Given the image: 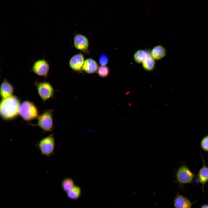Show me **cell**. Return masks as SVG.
Listing matches in <instances>:
<instances>
[{
	"label": "cell",
	"mask_w": 208,
	"mask_h": 208,
	"mask_svg": "<svg viewBox=\"0 0 208 208\" xmlns=\"http://www.w3.org/2000/svg\"><path fill=\"white\" fill-rule=\"evenodd\" d=\"M21 103L19 98L14 95L2 99L0 103L1 118L5 121L16 119L19 115V109Z\"/></svg>",
	"instance_id": "cell-1"
},
{
	"label": "cell",
	"mask_w": 208,
	"mask_h": 208,
	"mask_svg": "<svg viewBox=\"0 0 208 208\" xmlns=\"http://www.w3.org/2000/svg\"><path fill=\"white\" fill-rule=\"evenodd\" d=\"M19 114L24 120L28 122L37 119L40 115L38 109L35 104L27 100L21 103Z\"/></svg>",
	"instance_id": "cell-2"
},
{
	"label": "cell",
	"mask_w": 208,
	"mask_h": 208,
	"mask_svg": "<svg viewBox=\"0 0 208 208\" xmlns=\"http://www.w3.org/2000/svg\"><path fill=\"white\" fill-rule=\"evenodd\" d=\"M53 110L51 109L44 111L38 117L37 124L29 123V125L33 126H38L45 132L52 131L53 128Z\"/></svg>",
	"instance_id": "cell-3"
},
{
	"label": "cell",
	"mask_w": 208,
	"mask_h": 208,
	"mask_svg": "<svg viewBox=\"0 0 208 208\" xmlns=\"http://www.w3.org/2000/svg\"><path fill=\"white\" fill-rule=\"evenodd\" d=\"M196 177V175L185 164L180 166L175 174L176 181L181 185L192 183Z\"/></svg>",
	"instance_id": "cell-4"
},
{
	"label": "cell",
	"mask_w": 208,
	"mask_h": 208,
	"mask_svg": "<svg viewBox=\"0 0 208 208\" xmlns=\"http://www.w3.org/2000/svg\"><path fill=\"white\" fill-rule=\"evenodd\" d=\"M38 146L41 154L49 157L53 154L55 149V142L53 134H50L41 140Z\"/></svg>",
	"instance_id": "cell-5"
},
{
	"label": "cell",
	"mask_w": 208,
	"mask_h": 208,
	"mask_svg": "<svg viewBox=\"0 0 208 208\" xmlns=\"http://www.w3.org/2000/svg\"><path fill=\"white\" fill-rule=\"evenodd\" d=\"M38 94L44 102L54 97V90L51 84L49 82L36 81L34 83Z\"/></svg>",
	"instance_id": "cell-6"
},
{
	"label": "cell",
	"mask_w": 208,
	"mask_h": 208,
	"mask_svg": "<svg viewBox=\"0 0 208 208\" xmlns=\"http://www.w3.org/2000/svg\"><path fill=\"white\" fill-rule=\"evenodd\" d=\"M50 69L48 62L44 59L38 60L34 63L31 70L37 75L46 77Z\"/></svg>",
	"instance_id": "cell-7"
},
{
	"label": "cell",
	"mask_w": 208,
	"mask_h": 208,
	"mask_svg": "<svg viewBox=\"0 0 208 208\" xmlns=\"http://www.w3.org/2000/svg\"><path fill=\"white\" fill-rule=\"evenodd\" d=\"M74 45L77 49L84 53H89V40L85 36L81 34H76L74 38Z\"/></svg>",
	"instance_id": "cell-8"
},
{
	"label": "cell",
	"mask_w": 208,
	"mask_h": 208,
	"mask_svg": "<svg viewBox=\"0 0 208 208\" xmlns=\"http://www.w3.org/2000/svg\"><path fill=\"white\" fill-rule=\"evenodd\" d=\"M84 55L81 53L76 54L70 59L69 65L70 67L77 72H81L84 62Z\"/></svg>",
	"instance_id": "cell-9"
},
{
	"label": "cell",
	"mask_w": 208,
	"mask_h": 208,
	"mask_svg": "<svg viewBox=\"0 0 208 208\" xmlns=\"http://www.w3.org/2000/svg\"><path fill=\"white\" fill-rule=\"evenodd\" d=\"M14 88L12 84L7 79H4L1 85L0 96L2 99L13 95Z\"/></svg>",
	"instance_id": "cell-10"
},
{
	"label": "cell",
	"mask_w": 208,
	"mask_h": 208,
	"mask_svg": "<svg viewBox=\"0 0 208 208\" xmlns=\"http://www.w3.org/2000/svg\"><path fill=\"white\" fill-rule=\"evenodd\" d=\"M98 65L96 61L92 58L85 60L83 67V70L88 74H93L98 69Z\"/></svg>",
	"instance_id": "cell-11"
},
{
	"label": "cell",
	"mask_w": 208,
	"mask_h": 208,
	"mask_svg": "<svg viewBox=\"0 0 208 208\" xmlns=\"http://www.w3.org/2000/svg\"><path fill=\"white\" fill-rule=\"evenodd\" d=\"M175 208H191V202L185 197L177 195L174 201Z\"/></svg>",
	"instance_id": "cell-12"
},
{
	"label": "cell",
	"mask_w": 208,
	"mask_h": 208,
	"mask_svg": "<svg viewBox=\"0 0 208 208\" xmlns=\"http://www.w3.org/2000/svg\"><path fill=\"white\" fill-rule=\"evenodd\" d=\"M202 158L203 165L199 170L196 177L199 182L203 186L208 182V167L205 164L202 156Z\"/></svg>",
	"instance_id": "cell-13"
},
{
	"label": "cell",
	"mask_w": 208,
	"mask_h": 208,
	"mask_svg": "<svg viewBox=\"0 0 208 208\" xmlns=\"http://www.w3.org/2000/svg\"><path fill=\"white\" fill-rule=\"evenodd\" d=\"M165 48L161 45H158L152 49L151 55L155 60H159L164 57L166 55Z\"/></svg>",
	"instance_id": "cell-14"
},
{
	"label": "cell",
	"mask_w": 208,
	"mask_h": 208,
	"mask_svg": "<svg viewBox=\"0 0 208 208\" xmlns=\"http://www.w3.org/2000/svg\"><path fill=\"white\" fill-rule=\"evenodd\" d=\"M67 196L73 200L79 199L81 196V191L79 186L74 185L71 189L66 192Z\"/></svg>",
	"instance_id": "cell-15"
},
{
	"label": "cell",
	"mask_w": 208,
	"mask_h": 208,
	"mask_svg": "<svg viewBox=\"0 0 208 208\" xmlns=\"http://www.w3.org/2000/svg\"><path fill=\"white\" fill-rule=\"evenodd\" d=\"M142 63L143 68L146 70L151 71L155 68V60L151 54L143 61Z\"/></svg>",
	"instance_id": "cell-16"
},
{
	"label": "cell",
	"mask_w": 208,
	"mask_h": 208,
	"mask_svg": "<svg viewBox=\"0 0 208 208\" xmlns=\"http://www.w3.org/2000/svg\"><path fill=\"white\" fill-rule=\"evenodd\" d=\"M150 54L146 50L140 49L134 53V59L136 63H142Z\"/></svg>",
	"instance_id": "cell-17"
},
{
	"label": "cell",
	"mask_w": 208,
	"mask_h": 208,
	"mask_svg": "<svg viewBox=\"0 0 208 208\" xmlns=\"http://www.w3.org/2000/svg\"><path fill=\"white\" fill-rule=\"evenodd\" d=\"M74 181L71 178H66L64 179L61 183V187L64 191L66 192L74 185Z\"/></svg>",
	"instance_id": "cell-18"
},
{
	"label": "cell",
	"mask_w": 208,
	"mask_h": 208,
	"mask_svg": "<svg viewBox=\"0 0 208 208\" xmlns=\"http://www.w3.org/2000/svg\"><path fill=\"white\" fill-rule=\"evenodd\" d=\"M97 71L99 76L102 77H105L109 75V69L108 67L106 66H101L98 68Z\"/></svg>",
	"instance_id": "cell-19"
},
{
	"label": "cell",
	"mask_w": 208,
	"mask_h": 208,
	"mask_svg": "<svg viewBox=\"0 0 208 208\" xmlns=\"http://www.w3.org/2000/svg\"><path fill=\"white\" fill-rule=\"evenodd\" d=\"M200 145L201 148L203 150L208 152V135L205 136L202 139Z\"/></svg>",
	"instance_id": "cell-20"
},
{
	"label": "cell",
	"mask_w": 208,
	"mask_h": 208,
	"mask_svg": "<svg viewBox=\"0 0 208 208\" xmlns=\"http://www.w3.org/2000/svg\"><path fill=\"white\" fill-rule=\"evenodd\" d=\"M109 58L107 55L105 54L101 55L99 57V63L101 66H105L108 62Z\"/></svg>",
	"instance_id": "cell-21"
},
{
	"label": "cell",
	"mask_w": 208,
	"mask_h": 208,
	"mask_svg": "<svg viewBox=\"0 0 208 208\" xmlns=\"http://www.w3.org/2000/svg\"><path fill=\"white\" fill-rule=\"evenodd\" d=\"M201 208H208V205H204L201 207Z\"/></svg>",
	"instance_id": "cell-22"
}]
</instances>
